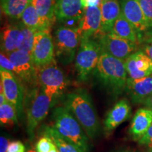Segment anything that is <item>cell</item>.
<instances>
[{
	"label": "cell",
	"mask_w": 152,
	"mask_h": 152,
	"mask_svg": "<svg viewBox=\"0 0 152 152\" xmlns=\"http://www.w3.org/2000/svg\"><path fill=\"white\" fill-rule=\"evenodd\" d=\"M37 79L42 90L52 99L61 94L67 86L66 76L55 60L37 68Z\"/></svg>",
	"instance_id": "cell-5"
},
{
	"label": "cell",
	"mask_w": 152,
	"mask_h": 152,
	"mask_svg": "<svg viewBox=\"0 0 152 152\" xmlns=\"http://www.w3.org/2000/svg\"><path fill=\"white\" fill-rule=\"evenodd\" d=\"M23 35L20 25L7 24L4 26L1 36V52L9 55L19 49Z\"/></svg>",
	"instance_id": "cell-18"
},
{
	"label": "cell",
	"mask_w": 152,
	"mask_h": 152,
	"mask_svg": "<svg viewBox=\"0 0 152 152\" xmlns=\"http://www.w3.org/2000/svg\"><path fill=\"white\" fill-rule=\"evenodd\" d=\"M121 13L135 29L143 32L149 28L139 0H121Z\"/></svg>",
	"instance_id": "cell-16"
},
{
	"label": "cell",
	"mask_w": 152,
	"mask_h": 152,
	"mask_svg": "<svg viewBox=\"0 0 152 152\" xmlns=\"http://www.w3.org/2000/svg\"><path fill=\"white\" fill-rule=\"evenodd\" d=\"M81 4L83 9H86L89 7H100L102 0H80Z\"/></svg>",
	"instance_id": "cell-33"
},
{
	"label": "cell",
	"mask_w": 152,
	"mask_h": 152,
	"mask_svg": "<svg viewBox=\"0 0 152 152\" xmlns=\"http://www.w3.org/2000/svg\"><path fill=\"white\" fill-rule=\"evenodd\" d=\"M102 47V52L111 54L115 58L125 61L134 53L137 44L119 37L113 32L99 33L96 37Z\"/></svg>",
	"instance_id": "cell-7"
},
{
	"label": "cell",
	"mask_w": 152,
	"mask_h": 152,
	"mask_svg": "<svg viewBox=\"0 0 152 152\" xmlns=\"http://www.w3.org/2000/svg\"><path fill=\"white\" fill-rule=\"evenodd\" d=\"M32 0H1V9L6 16L13 19L21 18Z\"/></svg>",
	"instance_id": "cell-23"
},
{
	"label": "cell",
	"mask_w": 152,
	"mask_h": 152,
	"mask_svg": "<svg viewBox=\"0 0 152 152\" xmlns=\"http://www.w3.org/2000/svg\"><path fill=\"white\" fill-rule=\"evenodd\" d=\"M56 2V0H32L31 4L39 16L53 22L56 18L54 13Z\"/></svg>",
	"instance_id": "cell-25"
},
{
	"label": "cell",
	"mask_w": 152,
	"mask_h": 152,
	"mask_svg": "<svg viewBox=\"0 0 152 152\" xmlns=\"http://www.w3.org/2000/svg\"><path fill=\"white\" fill-rule=\"evenodd\" d=\"M0 65H1V68H4L7 71H11L14 73V64L11 62L9 56L3 52H1V54H0Z\"/></svg>",
	"instance_id": "cell-30"
},
{
	"label": "cell",
	"mask_w": 152,
	"mask_h": 152,
	"mask_svg": "<svg viewBox=\"0 0 152 152\" xmlns=\"http://www.w3.org/2000/svg\"><path fill=\"white\" fill-rule=\"evenodd\" d=\"M19 25H20V28H21L23 35V39L21 45L19 47V49L20 50L26 51V52L31 54L32 49H33V47L35 36L36 33H37V31L28 28L23 23Z\"/></svg>",
	"instance_id": "cell-27"
},
{
	"label": "cell",
	"mask_w": 152,
	"mask_h": 152,
	"mask_svg": "<svg viewBox=\"0 0 152 152\" xmlns=\"http://www.w3.org/2000/svg\"><path fill=\"white\" fill-rule=\"evenodd\" d=\"M84 11L80 0H58L55 5L56 18L70 28L77 29Z\"/></svg>",
	"instance_id": "cell-11"
},
{
	"label": "cell",
	"mask_w": 152,
	"mask_h": 152,
	"mask_svg": "<svg viewBox=\"0 0 152 152\" xmlns=\"http://www.w3.org/2000/svg\"><path fill=\"white\" fill-rule=\"evenodd\" d=\"M7 56L14 64V73L25 83L32 85L38 81L37 68L34 65L30 53L18 49Z\"/></svg>",
	"instance_id": "cell-12"
},
{
	"label": "cell",
	"mask_w": 152,
	"mask_h": 152,
	"mask_svg": "<svg viewBox=\"0 0 152 152\" xmlns=\"http://www.w3.org/2000/svg\"><path fill=\"white\" fill-rule=\"evenodd\" d=\"M18 113L12 104L7 102L0 105V123L1 125H14L18 124Z\"/></svg>",
	"instance_id": "cell-26"
},
{
	"label": "cell",
	"mask_w": 152,
	"mask_h": 152,
	"mask_svg": "<svg viewBox=\"0 0 152 152\" xmlns=\"http://www.w3.org/2000/svg\"><path fill=\"white\" fill-rule=\"evenodd\" d=\"M132 109L126 99H122L114 104L106 113L104 121V128L107 134L113 132L120 125L128 121L131 116Z\"/></svg>",
	"instance_id": "cell-15"
},
{
	"label": "cell",
	"mask_w": 152,
	"mask_h": 152,
	"mask_svg": "<svg viewBox=\"0 0 152 152\" xmlns=\"http://www.w3.org/2000/svg\"><path fill=\"white\" fill-rule=\"evenodd\" d=\"M1 86L8 102L15 106L18 117L23 114V87L16 75L4 68H0Z\"/></svg>",
	"instance_id": "cell-9"
},
{
	"label": "cell",
	"mask_w": 152,
	"mask_h": 152,
	"mask_svg": "<svg viewBox=\"0 0 152 152\" xmlns=\"http://www.w3.org/2000/svg\"><path fill=\"white\" fill-rule=\"evenodd\" d=\"M129 78L140 79L152 74V60L142 51H137L125 60Z\"/></svg>",
	"instance_id": "cell-13"
},
{
	"label": "cell",
	"mask_w": 152,
	"mask_h": 152,
	"mask_svg": "<svg viewBox=\"0 0 152 152\" xmlns=\"http://www.w3.org/2000/svg\"><path fill=\"white\" fill-rule=\"evenodd\" d=\"M54 128L61 135L71 142L80 152H90L91 144L88 136L73 113L65 106H59L52 114Z\"/></svg>",
	"instance_id": "cell-3"
},
{
	"label": "cell",
	"mask_w": 152,
	"mask_h": 152,
	"mask_svg": "<svg viewBox=\"0 0 152 152\" xmlns=\"http://www.w3.org/2000/svg\"><path fill=\"white\" fill-rule=\"evenodd\" d=\"M53 99L47 96L42 90L35 92L30 106L26 113L27 132L30 140L35 136V130L37 125L46 118L52 105Z\"/></svg>",
	"instance_id": "cell-6"
},
{
	"label": "cell",
	"mask_w": 152,
	"mask_h": 152,
	"mask_svg": "<svg viewBox=\"0 0 152 152\" xmlns=\"http://www.w3.org/2000/svg\"><path fill=\"white\" fill-rule=\"evenodd\" d=\"M22 23L31 29L39 32L42 30H50L52 21L42 18L31 3L28 6L21 16Z\"/></svg>",
	"instance_id": "cell-21"
},
{
	"label": "cell",
	"mask_w": 152,
	"mask_h": 152,
	"mask_svg": "<svg viewBox=\"0 0 152 152\" xmlns=\"http://www.w3.org/2000/svg\"><path fill=\"white\" fill-rule=\"evenodd\" d=\"M96 74L102 84L115 96L122 94L126 89L128 77L125 61L102 52L96 68Z\"/></svg>",
	"instance_id": "cell-2"
},
{
	"label": "cell",
	"mask_w": 152,
	"mask_h": 152,
	"mask_svg": "<svg viewBox=\"0 0 152 152\" xmlns=\"http://www.w3.org/2000/svg\"><path fill=\"white\" fill-rule=\"evenodd\" d=\"M144 52H145L146 54L149 56V58L152 60V42L145 47V49H144Z\"/></svg>",
	"instance_id": "cell-36"
},
{
	"label": "cell",
	"mask_w": 152,
	"mask_h": 152,
	"mask_svg": "<svg viewBox=\"0 0 152 152\" xmlns=\"http://www.w3.org/2000/svg\"><path fill=\"white\" fill-rule=\"evenodd\" d=\"M27 152H37V151H36L35 149H30L28 150V151Z\"/></svg>",
	"instance_id": "cell-40"
},
{
	"label": "cell",
	"mask_w": 152,
	"mask_h": 152,
	"mask_svg": "<svg viewBox=\"0 0 152 152\" xmlns=\"http://www.w3.org/2000/svg\"><path fill=\"white\" fill-rule=\"evenodd\" d=\"M102 52L100 44L94 37L80 39L75 58V68L81 80H86L93 70L96 69Z\"/></svg>",
	"instance_id": "cell-4"
},
{
	"label": "cell",
	"mask_w": 152,
	"mask_h": 152,
	"mask_svg": "<svg viewBox=\"0 0 152 152\" xmlns=\"http://www.w3.org/2000/svg\"><path fill=\"white\" fill-rule=\"evenodd\" d=\"M54 45L49 30L39 31L36 33L31 58L35 67L41 68L54 60Z\"/></svg>",
	"instance_id": "cell-10"
},
{
	"label": "cell",
	"mask_w": 152,
	"mask_h": 152,
	"mask_svg": "<svg viewBox=\"0 0 152 152\" xmlns=\"http://www.w3.org/2000/svg\"><path fill=\"white\" fill-rule=\"evenodd\" d=\"M42 133L44 136L52 139L59 152H80L75 145L61 135L54 127L43 126Z\"/></svg>",
	"instance_id": "cell-24"
},
{
	"label": "cell",
	"mask_w": 152,
	"mask_h": 152,
	"mask_svg": "<svg viewBox=\"0 0 152 152\" xmlns=\"http://www.w3.org/2000/svg\"><path fill=\"white\" fill-rule=\"evenodd\" d=\"M9 140L7 137L1 135L0 137V152H7Z\"/></svg>",
	"instance_id": "cell-34"
},
{
	"label": "cell",
	"mask_w": 152,
	"mask_h": 152,
	"mask_svg": "<svg viewBox=\"0 0 152 152\" xmlns=\"http://www.w3.org/2000/svg\"><path fill=\"white\" fill-rule=\"evenodd\" d=\"M101 6L85 9L84 14L77 28L80 39L96 37L101 31Z\"/></svg>",
	"instance_id": "cell-14"
},
{
	"label": "cell",
	"mask_w": 152,
	"mask_h": 152,
	"mask_svg": "<svg viewBox=\"0 0 152 152\" xmlns=\"http://www.w3.org/2000/svg\"><path fill=\"white\" fill-rule=\"evenodd\" d=\"M55 147L54 142L47 136L42 137L35 144V150L37 152H50Z\"/></svg>",
	"instance_id": "cell-28"
},
{
	"label": "cell",
	"mask_w": 152,
	"mask_h": 152,
	"mask_svg": "<svg viewBox=\"0 0 152 152\" xmlns=\"http://www.w3.org/2000/svg\"><path fill=\"white\" fill-rule=\"evenodd\" d=\"M50 152H59V151H58V150L57 149V148H56V147L54 148V149H53Z\"/></svg>",
	"instance_id": "cell-39"
},
{
	"label": "cell",
	"mask_w": 152,
	"mask_h": 152,
	"mask_svg": "<svg viewBox=\"0 0 152 152\" xmlns=\"http://www.w3.org/2000/svg\"><path fill=\"white\" fill-rule=\"evenodd\" d=\"M112 32L119 37L137 45L138 39L136 30L132 25L123 16L122 13L114 23Z\"/></svg>",
	"instance_id": "cell-22"
},
{
	"label": "cell",
	"mask_w": 152,
	"mask_h": 152,
	"mask_svg": "<svg viewBox=\"0 0 152 152\" xmlns=\"http://www.w3.org/2000/svg\"><path fill=\"white\" fill-rule=\"evenodd\" d=\"M7 152H26V147L19 140L9 142Z\"/></svg>",
	"instance_id": "cell-31"
},
{
	"label": "cell",
	"mask_w": 152,
	"mask_h": 152,
	"mask_svg": "<svg viewBox=\"0 0 152 152\" xmlns=\"http://www.w3.org/2000/svg\"><path fill=\"white\" fill-rule=\"evenodd\" d=\"M55 42L57 56L64 64L71 62L80 42L77 30L65 26L60 27L55 33Z\"/></svg>",
	"instance_id": "cell-8"
},
{
	"label": "cell",
	"mask_w": 152,
	"mask_h": 152,
	"mask_svg": "<svg viewBox=\"0 0 152 152\" xmlns=\"http://www.w3.org/2000/svg\"><path fill=\"white\" fill-rule=\"evenodd\" d=\"M144 105L147 106V108H149V109H151L152 111V94L146 99L145 102L144 103Z\"/></svg>",
	"instance_id": "cell-37"
},
{
	"label": "cell",
	"mask_w": 152,
	"mask_h": 152,
	"mask_svg": "<svg viewBox=\"0 0 152 152\" xmlns=\"http://www.w3.org/2000/svg\"><path fill=\"white\" fill-rule=\"evenodd\" d=\"M58 1V0H56V1Z\"/></svg>",
	"instance_id": "cell-42"
},
{
	"label": "cell",
	"mask_w": 152,
	"mask_h": 152,
	"mask_svg": "<svg viewBox=\"0 0 152 152\" xmlns=\"http://www.w3.org/2000/svg\"><path fill=\"white\" fill-rule=\"evenodd\" d=\"M7 102H8L7 99V97H6L4 93L2 87L0 86V105H2Z\"/></svg>",
	"instance_id": "cell-35"
},
{
	"label": "cell",
	"mask_w": 152,
	"mask_h": 152,
	"mask_svg": "<svg viewBox=\"0 0 152 152\" xmlns=\"http://www.w3.org/2000/svg\"><path fill=\"white\" fill-rule=\"evenodd\" d=\"M102 24L100 33L112 32L114 23L121 14L118 0H102Z\"/></svg>",
	"instance_id": "cell-20"
},
{
	"label": "cell",
	"mask_w": 152,
	"mask_h": 152,
	"mask_svg": "<svg viewBox=\"0 0 152 152\" xmlns=\"http://www.w3.org/2000/svg\"><path fill=\"white\" fill-rule=\"evenodd\" d=\"M149 28L152 27V0H139Z\"/></svg>",
	"instance_id": "cell-29"
},
{
	"label": "cell",
	"mask_w": 152,
	"mask_h": 152,
	"mask_svg": "<svg viewBox=\"0 0 152 152\" xmlns=\"http://www.w3.org/2000/svg\"><path fill=\"white\" fill-rule=\"evenodd\" d=\"M127 92L134 104H143L152 94V74L140 79L128 78Z\"/></svg>",
	"instance_id": "cell-17"
},
{
	"label": "cell",
	"mask_w": 152,
	"mask_h": 152,
	"mask_svg": "<svg viewBox=\"0 0 152 152\" xmlns=\"http://www.w3.org/2000/svg\"><path fill=\"white\" fill-rule=\"evenodd\" d=\"M152 125V111L149 108L137 110L129 128V134L134 140L138 141L147 133Z\"/></svg>",
	"instance_id": "cell-19"
},
{
	"label": "cell",
	"mask_w": 152,
	"mask_h": 152,
	"mask_svg": "<svg viewBox=\"0 0 152 152\" xmlns=\"http://www.w3.org/2000/svg\"><path fill=\"white\" fill-rule=\"evenodd\" d=\"M147 152H152V148H149V149H148Z\"/></svg>",
	"instance_id": "cell-41"
},
{
	"label": "cell",
	"mask_w": 152,
	"mask_h": 152,
	"mask_svg": "<svg viewBox=\"0 0 152 152\" xmlns=\"http://www.w3.org/2000/svg\"><path fill=\"white\" fill-rule=\"evenodd\" d=\"M113 152H136V151H134V150H132V149H123L116 150V151H113Z\"/></svg>",
	"instance_id": "cell-38"
},
{
	"label": "cell",
	"mask_w": 152,
	"mask_h": 152,
	"mask_svg": "<svg viewBox=\"0 0 152 152\" xmlns=\"http://www.w3.org/2000/svg\"><path fill=\"white\" fill-rule=\"evenodd\" d=\"M64 106L73 113L91 140L99 135L101 126L92 99L83 90L68 93L64 100Z\"/></svg>",
	"instance_id": "cell-1"
},
{
	"label": "cell",
	"mask_w": 152,
	"mask_h": 152,
	"mask_svg": "<svg viewBox=\"0 0 152 152\" xmlns=\"http://www.w3.org/2000/svg\"><path fill=\"white\" fill-rule=\"evenodd\" d=\"M138 143L148 148H152V125L144 135L138 140Z\"/></svg>",
	"instance_id": "cell-32"
}]
</instances>
